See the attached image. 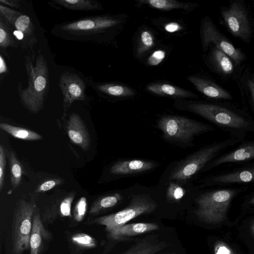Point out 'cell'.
Here are the masks:
<instances>
[{"label": "cell", "instance_id": "41", "mask_svg": "<svg viewBox=\"0 0 254 254\" xmlns=\"http://www.w3.org/2000/svg\"><path fill=\"white\" fill-rule=\"evenodd\" d=\"M248 86L250 90L252 98L254 105V70L252 76L248 81Z\"/></svg>", "mask_w": 254, "mask_h": 254}, {"label": "cell", "instance_id": "11", "mask_svg": "<svg viewBox=\"0 0 254 254\" xmlns=\"http://www.w3.org/2000/svg\"><path fill=\"white\" fill-rule=\"evenodd\" d=\"M64 96V102L68 108L74 101L85 99V85L79 77L73 73H65L59 83Z\"/></svg>", "mask_w": 254, "mask_h": 254}, {"label": "cell", "instance_id": "1", "mask_svg": "<svg viewBox=\"0 0 254 254\" xmlns=\"http://www.w3.org/2000/svg\"><path fill=\"white\" fill-rule=\"evenodd\" d=\"M26 68L28 76L26 88L19 90L23 105L31 112L39 111L44 102L49 88V70L47 62L42 55H39L33 66L29 56L26 58Z\"/></svg>", "mask_w": 254, "mask_h": 254}, {"label": "cell", "instance_id": "45", "mask_svg": "<svg viewBox=\"0 0 254 254\" xmlns=\"http://www.w3.org/2000/svg\"></svg>", "mask_w": 254, "mask_h": 254}, {"label": "cell", "instance_id": "5", "mask_svg": "<svg viewBox=\"0 0 254 254\" xmlns=\"http://www.w3.org/2000/svg\"><path fill=\"white\" fill-rule=\"evenodd\" d=\"M157 207V203L149 195L135 194L132 195L130 203L124 209L96 218L90 223L104 226L109 234L138 216L153 212Z\"/></svg>", "mask_w": 254, "mask_h": 254}, {"label": "cell", "instance_id": "28", "mask_svg": "<svg viewBox=\"0 0 254 254\" xmlns=\"http://www.w3.org/2000/svg\"><path fill=\"white\" fill-rule=\"evenodd\" d=\"M9 163L11 184L12 188L15 189L20 184L22 170L20 162L17 160L15 153L13 151H11L10 153Z\"/></svg>", "mask_w": 254, "mask_h": 254}, {"label": "cell", "instance_id": "37", "mask_svg": "<svg viewBox=\"0 0 254 254\" xmlns=\"http://www.w3.org/2000/svg\"><path fill=\"white\" fill-rule=\"evenodd\" d=\"M6 165L5 153L4 148L0 145V190L3 188L4 179V172Z\"/></svg>", "mask_w": 254, "mask_h": 254}, {"label": "cell", "instance_id": "4", "mask_svg": "<svg viewBox=\"0 0 254 254\" xmlns=\"http://www.w3.org/2000/svg\"><path fill=\"white\" fill-rule=\"evenodd\" d=\"M239 140L229 139L207 145L190 154L177 163L169 176L170 181L185 182L196 175L218 153Z\"/></svg>", "mask_w": 254, "mask_h": 254}, {"label": "cell", "instance_id": "38", "mask_svg": "<svg viewBox=\"0 0 254 254\" xmlns=\"http://www.w3.org/2000/svg\"><path fill=\"white\" fill-rule=\"evenodd\" d=\"M61 182V180L58 179L50 180L47 181L41 184V185L38 187V188L36 190V192H45L48 190H49L54 188L57 185L60 184Z\"/></svg>", "mask_w": 254, "mask_h": 254}, {"label": "cell", "instance_id": "9", "mask_svg": "<svg viewBox=\"0 0 254 254\" xmlns=\"http://www.w3.org/2000/svg\"><path fill=\"white\" fill-rule=\"evenodd\" d=\"M201 39L204 51L207 50L209 45L212 43L215 47L228 56L236 65L245 59L244 53L235 47L210 20H206L202 25Z\"/></svg>", "mask_w": 254, "mask_h": 254}, {"label": "cell", "instance_id": "23", "mask_svg": "<svg viewBox=\"0 0 254 254\" xmlns=\"http://www.w3.org/2000/svg\"><path fill=\"white\" fill-rule=\"evenodd\" d=\"M140 3L161 10H170L174 9H182L190 10L193 4L189 3L179 2L174 0H140Z\"/></svg>", "mask_w": 254, "mask_h": 254}, {"label": "cell", "instance_id": "3", "mask_svg": "<svg viewBox=\"0 0 254 254\" xmlns=\"http://www.w3.org/2000/svg\"><path fill=\"white\" fill-rule=\"evenodd\" d=\"M157 127L165 139L185 145L190 144L194 137L214 129L197 121L175 115L162 117L157 123Z\"/></svg>", "mask_w": 254, "mask_h": 254}, {"label": "cell", "instance_id": "8", "mask_svg": "<svg viewBox=\"0 0 254 254\" xmlns=\"http://www.w3.org/2000/svg\"><path fill=\"white\" fill-rule=\"evenodd\" d=\"M223 21L229 31L245 42H249L252 36V27L244 4L239 1H232L220 11Z\"/></svg>", "mask_w": 254, "mask_h": 254}, {"label": "cell", "instance_id": "17", "mask_svg": "<svg viewBox=\"0 0 254 254\" xmlns=\"http://www.w3.org/2000/svg\"><path fill=\"white\" fill-rule=\"evenodd\" d=\"M254 158V143H248L243 145L237 149L215 159L210 163L208 164L205 169L206 170L224 163L248 161Z\"/></svg>", "mask_w": 254, "mask_h": 254}, {"label": "cell", "instance_id": "33", "mask_svg": "<svg viewBox=\"0 0 254 254\" xmlns=\"http://www.w3.org/2000/svg\"><path fill=\"white\" fill-rule=\"evenodd\" d=\"M0 16L4 19L10 28L13 27L15 19L22 14L20 12L15 11L1 4L0 5Z\"/></svg>", "mask_w": 254, "mask_h": 254}, {"label": "cell", "instance_id": "32", "mask_svg": "<svg viewBox=\"0 0 254 254\" xmlns=\"http://www.w3.org/2000/svg\"><path fill=\"white\" fill-rule=\"evenodd\" d=\"M185 190L180 185L171 182L167 189L166 196L169 200L177 201L181 200L185 194Z\"/></svg>", "mask_w": 254, "mask_h": 254}, {"label": "cell", "instance_id": "7", "mask_svg": "<svg viewBox=\"0 0 254 254\" xmlns=\"http://www.w3.org/2000/svg\"><path fill=\"white\" fill-rule=\"evenodd\" d=\"M188 110L201 117L223 127L235 129H250V123L239 115L219 105L192 103Z\"/></svg>", "mask_w": 254, "mask_h": 254}, {"label": "cell", "instance_id": "44", "mask_svg": "<svg viewBox=\"0 0 254 254\" xmlns=\"http://www.w3.org/2000/svg\"><path fill=\"white\" fill-rule=\"evenodd\" d=\"M253 202L254 203V199L253 200Z\"/></svg>", "mask_w": 254, "mask_h": 254}, {"label": "cell", "instance_id": "2", "mask_svg": "<svg viewBox=\"0 0 254 254\" xmlns=\"http://www.w3.org/2000/svg\"><path fill=\"white\" fill-rule=\"evenodd\" d=\"M120 23L111 17L94 16L57 25L53 32L64 39L93 41L98 35Z\"/></svg>", "mask_w": 254, "mask_h": 254}, {"label": "cell", "instance_id": "16", "mask_svg": "<svg viewBox=\"0 0 254 254\" xmlns=\"http://www.w3.org/2000/svg\"><path fill=\"white\" fill-rule=\"evenodd\" d=\"M159 226L153 223H137L125 224L108 234L114 240L122 241L128 238L157 230Z\"/></svg>", "mask_w": 254, "mask_h": 254}, {"label": "cell", "instance_id": "14", "mask_svg": "<svg viewBox=\"0 0 254 254\" xmlns=\"http://www.w3.org/2000/svg\"><path fill=\"white\" fill-rule=\"evenodd\" d=\"M51 238V233L45 228L39 211L36 209L33 216L30 238V254H40L44 243Z\"/></svg>", "mask_w": 254, "mask_h": 254}, {"label": "cell", "instance_id": "12", "mask_svg": "<svg viewBox=\"0 0 254 254\" xmlns=\"http://www.w3.org/2000/svg\"><path fill=\"white\" fill-rule=\"evenodd\" d=\"M159 165L152 160L144 159H127L116 162L111 167L110 173L115 176H127L149 171Z\"/></svg>", "mask_w": 254, "mask_h": 254}, {"label": "cell", "instance_id": "26", "mask_svg": "<svg viewBox=\"0 0 254 254\" xmlns=\"http://www.w3.org/2000/svg\"><path fill=\"white\" fill-rule=\"evenodd\" d=\"M0 127L13 137L25 140H37L42 138L41 135L33 131L6 123H0Z\"/></svg>", "mask_w": 254, "mask_h": 254}, {"label": "cell", "instance_id": "22", "mask_svg": "<svg viewBox=\"0 0 254 254\" xmlns=\"http://www.w3.org/2000/svg\"><path fill=\"white\" fill-rule=\"evenodd\" d=\"M211 59L216 69L220 73L229 75L234 72L233 61L225 53L215 46L212 50Z\"/></svg>", "mask_w": 254, "mask_h": 254}, {"label": "cell", "instance_id": "43", "mask_svg": "<svg viewBox=\"0 0 254 254\" xmlns=\"http://www.w3.org/2000/svg\"><path fill=\"white\" fill-rule=\"evenodd\" d=\"M228 250L225 247H221L218 251L217 254H228Z\"/></svg>", "mask_w": 254, "mask_h": 254}, {"label": "cell", "instance_id": "20", "mask_svg": "<svg viewBox=\"0 0 254 254\" xmlns=\"http://www.w3.org/2000/svg\"><path fill=\"white\" fill-rule=\"evenodd\" d=\"M166 247L153 237L144 238L120 254H156Z\"/></svg>", "mask_w": 254, "mask_h": 254}, {"label": "cell", "instance_id": "15", "mask_svg": "<svg viewBox=\"0 0 254 254\" xmlns=\"http://www.w3.org/2000/svg\"><path fill=\"white\" fill-rule=\"evenodd\" d=\"M187 79L198 91L208 97L215 99H232L229 92L210 80L193 75L188 76Z\"/></svg>", "mask_w": 254, "mask_h": 254}, {"label": "cell", "instance_id": "34", "mask_svg": "<svg viewBox=\"0 0 254 254\" xmlns=\"http://www.w3.org/2000/svg\"><path fill=\"white\" fill-rule=\"evenodd\" d=\"M86 198L82 196L77 202L73 210V218L76 222H80L84 218L87 211Z\"/></svg>", "mask_w": 254, "mask_h": 254}, {"label": "cell", "instance_id": "21", "mask_svg": "<svg viewBox=\"0 0 254 254\" xmlns=\"http://www.w3.org/2000/svg\"><path fill=\"white\" fill-rule=\"evenodd\" d=\"M13 27L23 36V44L30 46L36 42L35 27L30 17L21 14L15 19Z\"/></svg>", "mask_w": 254, "mask_h": 254}, {"label": "cell", "instance_id": "36", "mask_svg": "<svg viewBox=\"0 0 254 254\" xmlns=\"http://www.w3.org/2000/svg\"><path fill=\"white\" fill-rule=\"evenodd\" d=\"M165 56V51L162 50L155 51L148 58L147 63L150 65H157L163 61Z\"/></svg>", "mask_w": 254, "mask_h": 254}, {"label": "cell", "instance_id": "24", "mask_svg": "<svg viewBox=\"0 0 254 254\" xmlns=\"http://www.w3.org/2000/svg\"><path fill=\"white\" fill-rule=\"evenodd\" d=\"M53 2L70 10H94L102 8L99 2L92 0H56Z\"/></svg>", "mask_w": 254, "mask_h": 254}, {"label": "cell", "instance_id": "40", "mask_svg": "<svg viewBox=\"0 0 254 254\" xmlns=\"http://www.w3.org/2000/svg\"><path fill=\"white\" fill-rule=\"evenodd\" d=\"M0 2L2 4H4L13 8H19L20 7L19 0H0Z\"/></svg>", "mask_w": 254, "mask_h": 254}, {"label": "cell", "instance_id": "13", "mask_svg": "<svg viewBox=\"0 0 254 254\" xmlns=\"http://www.w3.org/2000/svg\"><path fill=\"white\" fill-rule=\"evenodd\" d=\"M67 133L70 140L82 149L87 150L90 146L88 132L79 116L73 114L67 122Z\"/></svg>", "mask_w": 254, "mask_h": 254}, {"label": "cell", "instance_id": "18", "mask_svg": "<svg viewBox=\"0 0 254 254\" xmlns=\"http://www.w3.org/2000/svg\"><path fill=\"white\" fill-rule=\"evenodd\" d=\"M208 182L212 185L254 182V168L215 176Z\"/></svg>", "mask_w": 254, "mask_h": 254}, {"label": "cell", "instance_id": "35", "mask_svg": "<svg viewBox=\"0 0 254 254\" xmlns=\"http://www.w3.org/2000/svg\"><path fill=\"white\" fill-rule=\"evenodd\" d=\"M74 197L72 193L64 198L60 203L59 211L60 215L62 217H71V207Z\"/></svg>", "mask_w": 254, "mask_h": 254}, {"label": "cell", "instance_id": "27", "mask_svg": "<svg viewBox=\"0 0 254 254\" xmlns=\"http://www.w3.org/2000/svg\"><path fill=\"white\" fill-rule=\"evenodd\" d=\"M96 88L101 92L115 97H129L135 94L130 88L121 84L107 83L97 85Z\"/></svg>", "mask_w": 254, "mask_h": 254}, {"label": "cell", "instance_id": "19", "mask_svg": "<svg viewBox=\"0 0 254 254\" xmlns=\"http://www.w3.org/2000/svg\"><path fill=\"white\" fill-rule=\"evenodd\" d=\"M146 89L151 93L161 96L179 98L196 97V95L190 91L167 83H151L146 86Z\"/></svg>", "mask_w": 254, "mask_h": 254}, {"label": "cell", "instance_id": "39", "mask_svg": "<svg viewBox=\"0 0 254 254\" xmlns=\"http://www.w3.org/2000/svg\"><path fill=\"white\" fill-rule=\"evenodd\" d=\"M165 29L169 32H174L181 29V27L177 23L171 22L165 26Z\"/></svg>", "mask_w": 254, "mask_h": 254}, {"label": "cell", "instance_id": "6", "mask_svg": "<svg viewBox=\"0 0 254 254\" xmlns=\"http://www.w3.org/2000/svg\"><path fill=\"white\" fill-rule=\"evenodd\" d=\"M37 209L33 200H20L14 211L12 225L11 239L13 254H22L30 250V238L33 216Z\"/></svg>", "mask_w": 254, "mask_h": 254}, {"label": "cell", "instance_id": "30", "mask_svg": "<svg viewBox=\"0 0 254 254\" xmlns=\"http://www.w3.org/2000/svg\"><path fill=\"white\" fill-rule=\"evenodd\" d=\"M71 242L82 249H91L97 246L96 240L91 236L84 233H78L71 237Z\"/></svg>", "mask_w": 254, "mask_h": 254}, {"label": "cell", "instance_id": "31", "mask_svg": "<svg viewBox=\"0 0 254 254\" xmlns=\"http://www.w3.org/2000/svg\"><path fill=\"white\" fill-rule=\"evenodd\" d=\"M154 45L152 34L148 31H143L140 34L136 50L138 56H142L150 50Z\"/></svg>", "mask_w": 254, "mask_h": 254}, {"label": "cell", "instance_id": "29", "mask_svg": "<svg viewBox=\"0 0 254 254\" xmlns=\"http://www.w3.org/2000/svg\"><path fill=\"white\" fill-rule=\"evenodd\" d=\"M10 27L4 19L0 16V47L6 49L9 47H15V42L10 31Z\"/></svg>", "mask_w": 254, "mask_h": 254}, {"label": "cell", "instance_id": "25", "mask_svg": "<svg viewBox=\"0 0 254 254\" xmlns=\"http://www.w3.org/2000/svg\"><path fill=\"white\" fill-rule=\"evenodd\" d=\"M123 198L119 193H114L102 197L96 200L91 206L89 215H96L105 209L117 205Z\"/></svg>", "mask_w": 254, "mask_h": 254}, {"label": "cell", "instance_id": "42", "mask_svg": "<svg viewBox=\"0 0 254 254\" xmlns=\"http://www.w3.org/2000/svg\"><path fill=\"white\" fill-rule=\"evenodd\" d=\"M0 56V73L2 74L7 71V68L3 58L1 55Z\"/></svg>", "mask_w": 254, "mask_h": 254}, {"label": "cell", "instance_id": "10", "mask_svg": "<svg viewBox=\"0 0 254 254\" xmlns=\"http://www.w3.org/2000/svg\"><path fill=\"white\" fill-rule=\"evenodd\" d=\"M235 190L223 189L207 192L200 195L197 200L198 209L197 214L205 216L215 211L217 208L224 207L235 194Z\"/></svg>", "mask_w": 254, "mask_h": 254}]
</instances>
